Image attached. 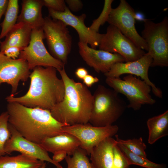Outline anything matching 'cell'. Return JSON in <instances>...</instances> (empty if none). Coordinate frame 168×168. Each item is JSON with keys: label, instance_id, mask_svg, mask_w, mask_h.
<instances>
[{"label": "cell", "instance_id": "obj_24", "mask_svg": "<svg viewBox=\"0 0 168 168\" xmlns=\"http://www.w3.org/2000/svg\"><path fill=\"white\" fill-rule=\"evenodd\" d=\"M87 155L85 151L80 147L78 148L72 155H67L66 157L67 168H95L89 161Z\"/></svg>", "mask_w": 168, "mask_h": 168}, {"label": "cell", "instance_id": "obj_7", "mask_svg": "<svg viewBox=\"0 0 168 168\" xmlns=\"http://www.w3.org/2000/svg\"><path fill=\"white\" fill-rule=\"evenodd\" d=\"M42 27L50 54L64 65L72 46V37L67 26L62 21L45 17Z\"/></svg>", "mask_w": 168, "mask_h": 168}, {"label": "cell", "instance_id": "obj_30", "mask_svg": "<svg viewBox=\"0 0 168 168\" xmlns=\"http://www.w3.org/2000/svg\"><path fill=\"white\" fill-rule=\"evenodd\" d=\"M43 6L48 9L59 12H64L67 7L63 0H41Z\"/></svg>", "mask_w": 168, "mask_h": 168}, {"label": "cell", "instance_id": "obj_37", "mask_svg": "<svg viewBox=\"0 0 168 168\" xmlns=\"http://www.w3.org/2000/svg\"><path fill=\"white\" fill-rule=\"evenodd\" d=\"M46 163L44 162L42 165L39 168H46Z\"/></svg>", "mask_w": 168, "mask_h": 168}, {"label": "cell", "instance_id": "obj_13", "mask_svg": "<svg viewBox=\"0 0 168 168\" xmlns=\"http://www.w3.org/2000/svg\"><path fill=\"white\" fill-rule=\"evenodd\" d=\"M49 16L54 19L59 20L67 26L73 28L78 34L79 41L89 44L91 48L96 49L99 46L103 34L93 31L87 27L85 23L86 14L80 16L73 14L67 7L63 12L48 9Z\"/></svg>", "mask_w": 168, "mask_h": 168}, {"label": "cell", "instance_id": "obj_5", "mask_svg": "<svg viewBox=\"0 0 168 168\" xmlns=\"http://www.w3.org/2000/svg\"><path fill=\"white\" fill-rule=\"evenodd\" d=\"M105 82L116 92L126 97L129 102L128 108L137 111L143 105H153L156 102L150 95L151 86L135 76L128 74L123 79L106 77Z\"/></svg>", "mask_w": 168, "mask_h": 168}, {"label": "cell", "instance_id": "obj_22", "mask_svg": "<svg viewBox=\"0 0 168 168\" xmlns=\"http://www.w3.org/2000/svg\"><path fill=\"white\" fill-rule=\"evenodd\" d=\"M4 156H0V168H39L44 162L21 154Z\"/></svg>", "mask_w": 168, "mask_h": 168}, {"label": "cell", "instance_id": "obj_8", "mask_svg": "<svg viewBox=\"0 0 168 168\" xmlns=\"http://www.w3.org/2000/svg\"><path fill=\"white\" fill-rule=\"evenodd\" d=\"M44 39L42 27L32 29L29 44L21 52L18 58L26 60L30 70L37 66L62 69L64 64L49 52L43 42Z\"/></svg>", "mask_w": 168, "mask_h": 168}, {"label": "cell", "instance_id": "obj_23", "mask_svg": "<svg viewBox=\"0 0 168 168\" xmlns=\"http://www.w3.org/2000/svg\"><path fill=\"white\" fill-rule=\"evenodd\" d=\"M19 7L18 0H9L4 19L0 24L2 27L0 34L1 40L6 36L16 23L18 17Z\"/></svg>", "mask_w": 168, "mask_h": 168}, {"label": "cell", "instance_id": "obj_20", "mask_svg": "<svg viewBox=\"0 0 168 168\" xmlns=\"http://www.w3.org/2000/svg\"><path fill=\"white\" fill-rule=\"evenodd\" d=\"M32 28L23 22L16 23L6 35L0 45V51L11 46H17L24 49L29 44Z\"/></svg>", "mask_w": 168, "mask_h": 168}, {"label": "cell", "instance_id": "obj_26", "mask_svg": "<svg viewBox=\"0 0 168 168\" xmlns=\"http://www.w3.org/2000/svg\"><path fill=\"white\" fill-rule=\"evenodd\" d=\"M117 144H121L132 153L140 156L147 158L145 150L147 146L142 138L124 140L119 138L118 135H115Z\"/></svg>", "mask_w": 168, "mask_h": 168}, {"label": "cell", "instance_id": "obj_16", "mask_svg": "<svg viewBox=\"0 0 168 168\" xmlns=\"http://www.w3.org/2000/svg\"><path fill=\"white\" fill-rule=\"evenodd\" d=\"M80 55L90 67L97 72L104 74L108 72L112 66L118 63L125 62L120 55L110 53L101 50H96L89 47L88 45L78 42Z\"/></svg>", "mask_w": 168, "mask_h": 168}, {"label": "cell", "instance_id": "obj_31", "mask_svg": "<svg viewBox=\"0 0 168 168\" xmlns=\"http://www.w3.org/2000/svg\"><path fill=\"white\" fill-rule=\"evenodd\" d=\"M23 49H24L19 47L11 46L0 52L8 58L16 59L18 58L21 52Z\"/></svg>", "mask_w": 168, "mask_h": 168}, {"label": "cell", "instance_id": "obj_6", "mask_svg": "<svg viewBox=\"0 0 168 168\" xmlns=\"http://www.w3.org/2000/svg\"><path fill=\"white\" fill-rule=\"evenodd\" d=\"M142 37L148 47L147 52L152 56L151 66H168V18L165 16L160 22L156 23L149 20L144 21Z\"/></svg>", "mask_w": 168, "mask_h": 168}, {"label": "cell", "instance_id": "obj_3", "mask_svg": "<svg viewBox=\"0 0 168 168\" xmlns=\"http://www.w3.org/2000/svg\"><path fill=\"white\" fill-rule=\"evenodd\" d=\"M65 86L63 99L50 110L58 121L71 125L89 122L93 106V97L84 84L69 77L64 67L57 70Z\"/></svg>", "mask_w": 168, "mask_h": 168}, {"label": "cell", "instance_id": "obj_36", "mask_svg": "<svg viewBox=\"0 0 168 168\" xmlns=\"http://www.w3.org/2000/svg\"><path fill=\"white\" fill-rule=\"evenodd\" d=\"M8 1V0H0V21L2 16L5 13ZM1 42L0 39V45Z\"/></svg>", "mask_w": 168, "mask_h": 168}, {"label": "cell", "instance_id": "obj_14", "mask_svg": "<svg viewBox=\"0 0 168 168\" xmlns=\"http://www.w3.org/2000/svg\"><path fill=\"white\" fill-rule=\"evenodd\" d=\"M8 127L11 136L5 145L4 150L6 154H10L13 152H17L38 160L49 162L55 166L57 168H63L59 163L53 161L48 152L40 144L24 138L9 123Z\"/></svg>", "mask_w": 168, "mask_h": 168}, {"label": "cell", "instance_id": "obj_21", "mask_svg": "<svg viewBox=\"0 0 168 168\" xmlns=\"http://www.w3.org/2000/svg\"><path fill=\"white\" fill-rule=\"evenodd\" d=\"M147 124L149 131L148 142L152 144L168 135V110L149 119Z\"/></svg>", "mask_w": 168, "mask_h": 168}, {"label": "cell", "instance_id": "obj_35", "mask_svg": "<svg viewBox=\"0 0 168 168\" xmlns=\"http://www.w3.org/2000/svg\"><path fill=\"white\" fill-rule=\"evenodd\" d=\"M75 73L76 76L80 80H83L88 74L87 70L83 67H79L77 68Z\"/></svg>", "mask_w": 168, "mask_h": 168}, {"label": "cell", "instance_id": "obj_1", "mask_svg": "<svg viewBox=\"0 0 168 168\" xmlns=\"http://www.w3.org/2000/svg\"><path fill=\"white\" fill-rule=\"evenodd\" d=\"M7 108L9 124L24 138L39 144L46 138L64 133L63 127L68 126L55 119L49 110L15 102H8Z\"/></svg>", "mask_w": 168, "mask_h": 168}, {"label": "cell", "instance_id": "obj_10", "mask_svg": "<svg viewBox=\"0 0 168 168\" xmlns=\"http://www.w3.org/2000/svg\"><path fill=\"white\" fill-rule=\"evenodd\" d=\"M135 15L134 9L128 2L121 0L117 7L112 9L107 22L117 28L138 48L148 51L146 42L136 30Z\"/></svg>", "mask_w": 168, "mask_h": 168}, {"label": "cell", "instance_id": "obj_4", "mask_svg": "<svg viewBox=\"0 0 168 168\" xmlns=\"http://www.w3.org/2000/svg\"><path fill=\"white\" fill-rule=\"evenodd\" d=\"M93 97V106L89 123L94 126L112 125L127 108L119 93L102 85H98Z\"/></svg>", "mask_w": 168, "mask_h": 168}, {"label": "cell", "instance_id": "obj_29", "mask_svg": "<svg viewBox=\"0 0 168 168\" xmlns=\"http://www.w3.org/2000/svg\"><path fill=\"white\" fill-rule=\"evenodd\" d=\"M113 167L116 168H129L128 161L118 146L117 143L113 150Z\"/></svg>", "mask_w": 168, "mask_h": 168}, {"label": "cell", "instance_id": "obj_17", "mask_svg": "<svg viewBox=\"0 0 168 168\" xmlns=\"http://www.w3.org/2000/svg\"><path fill=\"white\" fill-rule=\"evenodd\" d=\"M117 144L112 137L107 138L94 147L90 154L91 162L95 168H112L113 150Z\"/></svg>", "mask_w": 168, "mask_h": 168}, {"label": "cell", "instance_id": "obj_15", "mask_svg": "<svg viewBox=\"0 0 168 168\" xmlns=\"http://www.w3.org/2000/svg\"><path fill=\"white\" fill-rule=\"evenodd\" d=\"M26 61L23 58L13 59L0 52V86L4 83L12 86V94L16 92L19 82L26 81L30 73Z\"/></svg>", "mask_w": 168, "mask_h": 168}, {"label": "cell", "instance_id": "obj_32", "mask_svg": "<svg viewBox=\"0 0 168 168\" xmlns=\"http://www.w3.org/2000/svg\"><path fill=\"white\" fill-rule=\"evenodd\" d=\"M65 1L71 11L78 12L82 9L83 6L82 1L80 0H66Z\"/></svg>", "mask_w": 168, "mask_h": 168}, {"label": "cell", "instance_id": "obj_38", "mask_svg": "<svg viewBox=\"0 0 168 168\" xmlns=\"http://www.w3.org/2000/svg\"><path fill=\"white\" fill-rule=\"evenodd\" d=\"M112 168H115V167H113Z\"/></svg>", "mask_w": 168, "mask_h": 168}, {"label": "cell", "instance_id": "obj_19", "mask_svg": "<svg viewBox=\"0 0 168 168\" xmlns=\"http://www.w3.org/2000/svg\"><path fill=\"white\" fill-rule=\"evenodd\" d=\"M41 0H23L21 10L18 16L17 23L23 22L32 29L42 27L44 21L42 9Z\"/></svg>", "mask_w": 168, "mask_h": 168}, {"label": "cell", "instance_id": "obj_28", "mask_svg": "<svg viewBox=\"0 0 168 168\" xmlns=\"http://www.w3.org/2000/svg\"><path fill=\"white\" fill-rule=\"evenodd\" d=\"M114 0H105L102 11L99 16L93 21L89 28L92 30L99 32L100 26L107 21L109 15L112 8V4Z\"/></svg>", "mask_w": 168, "mask_h": 168}, {"label": "cell", "instance_id": "obj_12", "mask_svg": "<svg viewBox=\"0 0 168 168\" xmlns=\"http://www.w3.org/2000/svg\"><path fill=\"white\" fill-rule=\"evenodd\" d=\"M152 58L148 53L139 59L132 62L118 63L113 65L109 71L104 74L106 77H119L127 74L140 77L149 85L153 94L156 97L162 98V92L150 80L148 76L149 68L151 66Z\"/></svg>", "mask_w": 168, "mask_h": 168}, {"label": "cell", "instance_id": "obj_9", "mask_svg": "<svg viewBox=\"0 0 168 168\" xmlns=\"http://www.w3.org/2000/svg\"><path fill=\"white\" fill-rule=\"evenodd\" d=\"M100 50L119 54L125 62L133 61L146 53L123 35L115 26L110 25L103 34L99 46Z\"/></svg>", "mask_w": 168, "mask_h": 168}, {"label": "cell", "instance_id": "obj_18", "mask_svg": "<svg viewBox=\"0 0 168 168\" xmlns=\"http://www.w3.org/2000/svg\"><path fill=\"white\" fill-rule=\"evenodd\" d=\"M79 141L74 136L66 133L44 139L40 145L47 152L54 153L62 151L71 156L80 146Z\"/></svg>", "mask_w": 168, "mask_h": 168}, {"label": "cell", "instance_id": "obj_34", "mask_svg": "<svg viewBox=\"0 0 168 168\" xmlns=\"http://www.w3.org/2000/svg\"><path fill=\"white\" fill-rule=\"evenodd\" d=\"M53 154L52 159L54 162L58 163L65 159L67 155L66 152L62 151L55 152Z\"/></svg>", "mask_w": 168, "mask_h": 168}, {"label": "cell", "instance_id": "obj_2", "mask_svg": "<svg viewBox=\"0 0 168 168\" xmlns=\"http://www.w3.org/2000/svg\"><path fill=\"white\" fill-rule=\"evenodd\" d=\"M57 71L53 67H35L29 76L30 85L27 92L19 97L11 94L6 100L28 107L51 110L63 100L64 95V84L62 79L58 77Z\"/></svg>", "mask_w": 168, "mask_h": 168}, {"label": "cell", "instance_id": "obj_27", "mask_svg": "<svg viewBox=\"0 0 168 168\" xmlns=\"http://www.w3.org/2000/svg\"><path fill=\"white\" fill-rule=\"evenodd\" d=\"M8 119L9 115L7 111L0 114V156L6 154L5 145L11 136Z\"/></svg>", "mask_w": 168, "mask_h": 168}, {"label": "cell", "instance_id": "obj_25", "mask_svg": "<svg viewBox=\"0 0 168 168\" xmlns=\"http://www.w3.org/2000/svg\"><path fill=\"white\" fill-rule=\"evenodd\" d=\"M117 144L126 158L129 165H137L146 168H166V165L165 164L154 163L148 160L147 158L132 153L121 144Z\"/></svg>", "mask_w": 168, "mask_h": 168}, {"label": "cell", "instance_id": "obj_33", "mask_svg": "<svg viewBox=\"0 0 168 168\" xmlns=\"http://www.w3.org/2000/svg\"><path fill=\"white\" fill-rule=\"evenodd\" d=\"M83 84L87 87H91L94 84L99 82V79L96 77L88 74L82 80Z\"/></svg>", "mask_w": 168, "mask_h": 168}, {"label": "cell", "instance_id": "obj_11", "mask_svg": "<svg viewBox=\"0 0 168 168\" xmlns=\"http://www.w3.org/2000/svg\"><path fill=\"white\" fill-rule=\"evenodd\" d=\"M119 127L116 125L104 127L93 126L90 123L64 126L63 132L74 136L79 141L80 147L90 154L93 148L105 138L116 134Z\"/></svg>", "mask_w": 168, "mask_h": 168}]
</instances>
